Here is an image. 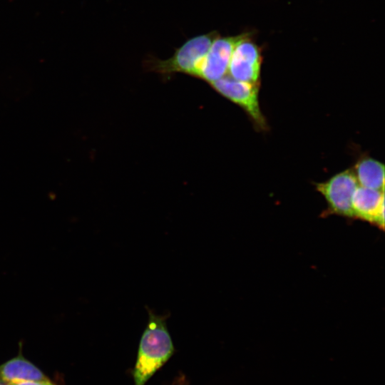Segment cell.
I'll return each instance as SVG.
<instances>
[{
  "label": "cell",
  "instance_id": "cell-1",
  "mask_svg": "<svg viewBox=\"0 0 385 385\" xmlns=\"http://www.w3.org/2000/svg\"><path fill=\"white\" fill-rule=\"evenodd\" d=\"M148 321L140 341L133 370L135 385H144L173 355L174 346L167 329L168 314L158 315L149 308Z\"/></svg>",
  "mask_w": 385,
  "mask_h": 385
},
{
  "label": "cell",
  "instance_id": "cell-2",
  "mask_svg": "<svg viewBox=\"0 0 385 385\" xmlns=\"http://www.w3.org/2000/svg\"><path fill=\"white\" fill-rule=\"evenodd\" d=\"M219 35L212 31L188 39L166 60L150 59L148 68L163 75L183 73L195 76L197 67Z\"/></svg>",
  "mask_w": 385,
  "mask_h": 385
},
{
  "label": "cell",
  "instance_id": "cell-3",
  "mask_svg": "<svg viewBox=\"0 0 385 385\" xmlns=\"http://www.w3.org/2000/svg\"><path fill=\"white\" fill-rule=\"evenodd\" d=\"M358 186L353 169H348L317 183L316 189L324 197L329 212L354 218L351 201Z\"/></svg>",
  "mask_w": 385,
  "mask_h": 385
},
{
  "label": "cell",
  "instance_id": "cell-4",
  "mask_svg": "<svg viewBox=\"0 0 385 385\" xmlns=\"http://www.w3.org/2000/svg\"><path fill=\"white\" fill-rule=\"evenodd\" d=\"M220 95L243 108L260 129L267 128L259 103L260 83L240 81L224 76L210 83Z\"/></svg>",
  "mask_w": 385,
  "mask_h": 385
},
{
  "label": "cell",
  "instance_id": "cell-5",
  "mask_svg": "<svg viewBox=\"0 0 385 385\" xmlns=\"http://www.w3.org/2000/svg\"><path fill=\"white\" fill-rule=\"evenodd\" d=\"M247 34L227 37L218 36L200 63L195 77L202 78L210 83L224 77L227 73L235 46Z\"/></svg>",
  "mask_w": 385,
  "mask_h": 385
},
{
  "label": "cell",
  "instance_id": "cell-6",
  "mask_svg": "<svg viewBox=\"0 0 385 385\" xmlns=\"http://www.w3.org/2000/svg\"><path fill=\"white\" fill-rule=\"evenodd\" d=\"M248 37L247 34L235 46L227 72L233 79L259 83L262 57L259 47Z\"/></svg>",
  "mask_w": 385,
  "mask_h": 385
},
{
  "label": "cell",
  "instance_id": "cell-7",
  "mask_svg": "<svg viewBox=\"0 0 385 385\" xmlns=\"http://www.w3.org/2000/svg\"><path fill=\"white\" fill-rule=\"evenodd\" d=\"M354 218L384 227V194L383 190L358 186L352 196Z\"/></svg>",
  "mask_w": 385,
  "mask_h": 385
},
{
  "label": "cell",
  "instance_id": "cell-8",
  "mask_svg": "<svg viewBox=\"0 0 385 385\" xmlns=\"http://www.w3.org/2000/svg\"><path fill=\"white\" fill-rule=\"evenodd\" d=\"M44 380H48V377L21 353L0 365V381L6 384Z\"/></svg>",
  "mask_w": 385,
  "mask_h": 385
},
{
  "label": "cell",
  "instance_id": "cell-9",
  "mask_svg": "<svg viewBox=\"0 0 385 385\" xmlns=\"http://www.w3.org/2000/svg\"><path fill=\"white\" fill-rule=\"evenodd\" d=\"M360 186L374 190H384V165L369 157L360 158L353 169Z\"/></svg>",
  "mask_w": 385,
  "mask_h": 385
},
{
  "label": "cell",
  "instance_id": "cell-10",
  "mask_svg": "<svg viewBox=\"0 0 385 385\" xmlns=\"http://www.w3.org/2000/svg\"><path fill=\"white\" fill-rule=\"evenodd\" d=\"M10 385H56L48 380L44 381H27Z\"/></svg>",
  "mask_w": 385,
  "mask_h": 385
},
{
  "label": "cell",
  "instance_id": "cell-11",
  "mask_svg": "<svg viewBox=\"0 0 385 385\" xmlns=\"http://www.w3.org/2000/svg\"><path fill=\"white\" fill-rule=\"evenodd\" d=\"M0 385H8V384H6L2 383V382L0 381Z\"/></svg>",
  "mask_w": 385,
  "mask_h": 385
}]
</instances>
